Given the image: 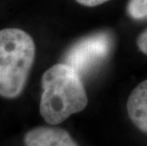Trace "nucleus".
<instances>
[{
  "label": "nucleus",
  "mask_w": 147,
  "mask_h": 146,
  "mask_svg": "<svg viewBox=\"0 0 147 146\" xmlns=\"http://www.w3.org/2000/svg\"><path fill=\"white\" fill-rule=\"evenodd\" d=\"M40 114L49 124L63 122L81 112L87 104V95L81 75L65 63L56 64L43 74Z\"/></svg>",
  "instance_id": "f257e3e1"
},
{
  "label": "nucleus",
  "mask_w": 147,
  "mask_h": 146,
  "mask_svg": "<svg viewBox=\"0 0 147 146\" xmlns=\"http://www.w3.org/2000/svg\"><path fill=\"white\" fill-rule=\"evenodd\" d=\"M35 57L32 37L20 29L0 30V96L18 97L26 85Z\"/></svg>",
  "instance_id": "f03ea898"
},
{
  "label": "nucleus",
  "mask_w": 147,
  "mask_h": 146,
  "mask_svg": "<svg viewBox=\"0 0 147 146\" xmlns=\"http://www.w3.org/2000/svg\"><path fill=\"white\" fill-rule=\"evenodd\" d=\"M112 39L106 32H99L86 37L68 49L65 62L80 75L86 74L99 66L108 56Z\"/></svg>",
  "instance_id": "7ed1b4c3"
},
{
  "label": "nucleus",
  "mask_w": 147,
  "mask_h": 146,
  "mask_svg": "<svg viewBox=\"0 0 147 146\" xmlns=\"http://www.w3.org/2000/svg\"><path fill=\"white\" fill-rule=\"evenodd\" d=\"M25 146H78L71 136L64 129L40 126L25 135Z\"/></svg>",
  "instance_id": "20e7f679"
},
{
  "label": "nucleus",
  "mask_w": 147,
  "mask_h": 146,
  "mask_svg": "<svg viewBox=\"0 0 147 146\" xmlns=\"http://www.w3.org/2000/svg\"><path fill=\"white\" fill-rule=\"evenodd\" d=\"M127 112L132 122L147 133V80L138 85L128 98Z\"/></svg>",
  "instance_id": "39448f33"
},
{
  "label": "nucleus",
  "mask_w": 147,
  "mask_h": 146,
  "mask_svg": "<svg viewBox=\"0 0 147 146\" xmlns=\"http://www.w3.org/2000/svg\"><path fill=\"white\" fill-rule=\"evenodd\" d=\"M126 10L128 15L133 19H146L147 0H129Z\"/></svg>",
  "instance_id": "423d86ee"
},
{
  "label": "nucleus",
  "mask_w": 147,
  "mask_h": 146,
  "mask_svg": "<svg viewBox=\"0 0 147 146\" xmlns=\"http://www.w3.org/2000/svg\"><path fill=\"white\" fill-rule=\"evenodd\" d=\"M138 48L143 54L147 55V29L140 34L137 39Z\"/></svg>",
  "instance_id": "0eeeda50"
},
{
  "label": "nucleus",
  "mask_w": 147,
  "mask_h": 146,
  "mask_svg": "<svg viewBox=\"0 0 147 146\" xmlns=\"http://www.w3.org/2000/svg\"><path fill=\"white\" fill-rule=\"evenodd\" d=\"M79 4L86 6V7H96L105 3L108 0H76Z\"/></svg>",
  "instance_id": "6e6552de"
}]
</instances>
